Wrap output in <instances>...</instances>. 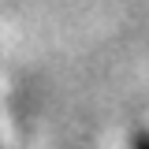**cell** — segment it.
Masks as SVG:
<instances>
[{"label":"cell","instance_id":"cell-1","mask_svg":"<svg viewBox=\"0 0 149 149\" xmlns=\"http://www.w3.org/2000/svg\"><path fill=\"white\" fill-rule=\"evenodd\" d=\"M134 149H149V134H142V138H138V146Z\"/></svg>","mask_w":149,"mask_h":149}]
</instances>
